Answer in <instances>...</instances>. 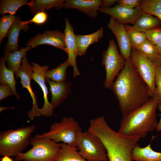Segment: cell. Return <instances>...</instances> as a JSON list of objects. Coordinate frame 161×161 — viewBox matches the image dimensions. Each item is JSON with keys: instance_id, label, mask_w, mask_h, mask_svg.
<instances>
[{"instance_id": "cell-4", "label": "cell", "mask_w": 161, "mask_h": 161, "mask_svg": "<svg viewBox=\"0 0 161 161\" xmlns=\"http://www.w3.org/2000/svg\"><path fill=\"white\" fill-rule=\"evenodd\" d=\"M32 148L25 153H18L16 161H55L61 143L48 138H31Z\"/></svg>"}, {"instance_id": "cell-2", "label": "cell", "mask_w": 161, "mask_h": 161, "mask_svg": "<svg viewBox=\"0 0 161 161\" xmlns=\"http://www.w3.org/2000/svg\"><path fill=\"white\" fill-rule=\"evenodd\" d=\"M158 103V100L152 97L143 106L123 116L118 132L127 136L145 137L148 132L156 129L158 123L156 110Z\"/></svg>"}, {"instance_id": "cell-13", "label": "cell", "mask_w": 161, "mask_h": 161, "mask_svg": "<svg viewBox=\"0 0 161 161\" xmlns=\"http://www.w3.org/2000/svg\"><path fill=\"white\" fill-rule=\"evenodd\" d=\"M100 13L109 15L124 25L134 24L137 18L143 13L139 7L128 8L118 4L108 8H100Z\"/></svg>"}, {"instance_id": "cell-28", "label": "cell", "mask_w": 161, "mask_h": 161, "mask_svg": "<svg viewBox=\"0 0 161 161\" xmlns=\"http://www.w3.org/2000/svg\"><path fill=\"white\" fill-rule=\"evenodd\" d=\"M144 13L154 16L161 21V0H142L140 6Z\"/></svg>"}, {"instance_id": "cell-42", "label": "cell", "mask_w": 161, "mask_h": 161, "mask_svg": "<svg viewBox=\"0 0 161 161\" xmlns=\"http://www.w3.org/2000/svg\"><path fill=\"white\" fill-rule=\"evenodd\" d=\"M159 52L161 51V41L156 46Z\"/></svg>"}, {"instance_id": "cell-17", "label": "cell", "mask_w": 161, "mask_h": 161, "mask_svg": "<svg viewBox=\"0 0 161 161\" xmlns=\"http://www.w3.org/2000/svg\"><path fill=\"white\" fill-rule=\"evenodd\" d=\"M101 2V0H66L64 7L77 9L90 18H95L98 16Z\"/></svg>"}, {"instance_id": "cell-29", "label": "cell", "mask_w": 161, "mask_h": 161, "mask_svg": "<svg viewBox=\"0 0 161 161\" xmlns=\"http://www.w3.org/2000/svg\"><path fill=\"white\" fill-rule=\"evenodd\" d=\"M129 38L132 49H137L146 39L145 33L135 29L133 26L124 25Z\"/></svg>"}, {"instance_id": "cell-24", "label": "cell", "mask_w": 161, "mask_h": 161, "mask_svg": "<svg viewBox=\"0 0 161 161\" xmlns=\"http://www.w3.org/2000/svg\"><path fill=\"white\" fill-rule=\"evenodd\" d=\"M65 1L64 0H32L29 2L27 5L32 13L35 14L52 7L60 10L64 7Z\"/></svg>"}, {"instance_id": "cell-7", "label": "cell", "mask_w": 161, "mask_h": 161, "mask_svg": "<svg viewBox=\"0 0 161 161\" xmlns=\"http://www.w3.org/2000/svg\"><path fill=\"white\" fill-rule=\"evenodd\" d=\"M102 64L106 71V78L103 82L105 88L110 89L115 78L123 69L126 60L118 51L114 40L110 39L108 47L102 55Z\"/></svg>"}, {"instance_id": "cell-10", "label": "cell", "mask_w": 161, "mask_h": 161, "mask_svg": "<svg viewBox=\"0 0 161 161\" xmlns=\"http://www.w3.org/2000/svg\"><path fill=\"white\" fill-rule=\"evenodd\" d=\"M32 73V65L29 63L26 57H25L22 60L20 69L15 74L16 78H20V83L23 88L27 90L32 97V108L27 113L28 117L31 120H33L36 117L41 116L40 109L38 107L36 96L31 86Z\"/></svg>"}, {"instance_id": "cell-1", "label": "cell", "mask_w": 161, "mask_h": 161, "mask_svg": "<svg viewBox=\"0 0 161 161\" xmlns=\"http://www.w3.org/2000/svg\"><path fill=\"white\" fill-rule=\"evenodd\" d=\"M110 89L119 103L123 116H126L145 104L152 97L147 85L139 75L130 58Z\"/></svg>"}, {"instance_id": "cell-40", "label": "cell", "mask_w": 161, "mask_h": 161, "mask_svg": "<svg viewBox=\"0 0 161 161\" xmlns=\"http://www.w3.org/2000/svg\"><path fill=\"white\" fill-rule=\"evenodd\" d=\"M0 160L1 161H13L10 157L7 155H4Z\"/></svg>"}, {"instance_id": "cell-34", "label": "cell", "mask_w": 161, "mask_h": 161, "mask_svg": "<svg viewBox=\"0 0 161 161\" xmlns=\"http://www.w3.org/2000/svg\"><path fill=\"white\" fill-rule=\"evenodd\" d=\"M48 15L44 11L40 12L35 14L33 18L28 21H24L25 24L34 23L38 25L45 23L47 21Z\"/></svg>"}, {"instance_id": "cell-36", "label": "cell", "mask_w": 161, "mask_h": 161, "mask_svg": "<svg viewBox=\"0 0 161 161\" xmlns=\"http://www.w3.org/2000/svg\"><path fill=\"white\" fill-rule=\"evenodd\" d=\"M12 95H13V94L11 89L7 85H0V101Z\"/></svg>"}, {"instance_id": "cell-32", "label": "cell", "mask_w": 161, "mask_h": 161, "mask_svg": "<svg viewBox=\"0 0 161 161\" xmlns=\"http://www.w3.org/2000/svg\"><path fill=\"white\" fill-rule=\"evenodd\" d=\"M146 39L156 46L161 41V27H159L145 31Z\"/></svg>"}, {"instance_id": "cell-20", "label": "cell", "mask_w": 161, "mask_h": 161, "mask_svg": "<svg viewBox=\"0 0 161 161\" xmlns=\"http://www.w3.org/2000/svg\"><path fill=\"white\" fill-rule=\"evenodd\" d=\"M103 33V29L101 27L96 31L90 34L76 35L78 55L82 56L84 55L90 45L98 42L102 38Z\"/></svg>"}, {"instance_id": "cell-9", "label": "cell", "mask_w": 161, "mask_h": 161, "mask_svg": "<svg viewBox=\"0 0 161 161\" xmlns=\"http://www.w3.org/2000/svg\"><path fill=\"white\" fill-rule=\"evenodd\" d=\"M136 144L133 140L125 137L108 140L105 144L108 161H132V152Z\"/></svg>"}, {"instance_id": "cell-41", "label": "cell", "mask_w": 161, "mask_h": 161, "mask_svg": "<svg viewBox=\"0 0 161 161\" xmlns=\"http://www.w3.org/2000/svg\"><path fill=\"white\" fill-rule=\"evenodd\" d=\"M15 109V107L14 106H12L9 107H3L2 106L0 107V112H1L7 109Z\"/></svg>"}, {"instance_id": "cell-33", "label": "cell", "mask_w": 161, "mask_h": 161, "mask_svg": "<svg viewBox=\"0 0 161 161\" xmlns=\"http://www.w3.org/2000/svg\"><path fill=\"white\" fill-rule=\"evenodd\" d=\"M155 89L152 97L157 98L161 103V67L156 66Z\"/></svg>"}, {"instance_id": "cell-30", "label": "cell", "mask_w": 161, "mask_h": 161, "mask_svg": "<svg viewBox=\"0 0 161 161\" xmlns=\"http://www.w3.org/2000/svg\"><path fill=\"white\" fill-rule=\"evenodd\" d=\"M17 17L10 14L2 16L0 18V44L4 38L7 36L8 33L15 21Z\"/></svg>"}, {"instance_id": "cell-35", "label": "cell", "mask_w": 161, "mask_h": 161, "mask_svg": "<svg viewBox=\"0 0 161 161\" xmlns=\"http://www.w3.org/2000/svg\"><path fill=\"white\" fill-rule=\"evenodd\" d=\"M141 2L140 0H118V4L130 8H135L139 7Z\"/></svg>"}, {"instance_id": "cell-3", "label": "cell", "mask_w": 161, "mask_h": 161, "mask_svg": "<svg viewBox=\"0 0 161 161\" xmlns=\"http://www.w3.org/2000/svg\"><path fill=\"white\" fill-rule=\"evenodd\" d=\"M36 129L35 124L0 132V155L15 156L22 153L30 144L32 134Z\"/></svg>"}, {"instance_id": "cell-12", "label": "cell", "mask_w": 161, "mask_h": 161, "mask_svg": "<svg viewBox=\"0 0 161 161\" xmlns=\"http://www.w3.org/2000/svg\"><path fill=\"white\" fill-rule=\"evenodd\" d=\"M31 65L33 71L32 79L40 87L43 94L44 104L42 108L40 109L41 114L44 117H51L53 114L54 109L48 100V91L45 83V73L48 70L49 67L47 65L41 66L35 62H32Z\"/></svg>"}, {"instance_id": "cell-19", "label": "cell", "mask_w": 161, "mask_h": 161, "mask_svg": "<svg viewBox=\"0 0 161 161\" xmlns=\"http://www.w3.org/2000/svg\"><path fill=\"white\" fill-rule=\"evenodd\" d=\"M132 158L134 161H161V152L153 150L151 142L144 147L137 143L133 149Z\"/></svg>"}, {"instance_id": "cell-26", "label": "cell", "mask_w": 161, "mask_h": 161, "mask_svg": "<svg viewBox=\"0 0 161 161\" xmlns=\"http://www.w3.org/2000/svg\"><path fill=\"white\" fill-rule=\"evenodd\" d=\"M69 66L70 65L67 59L56 68L47 70L45 73V78L57 82H65L67 77L66 71Z\"/></svg>"}, {"instance_id": "cell-38", "label": "cell", "mask_w": 161, "mask_h": 161, "mask_svg": "<svg viewBox=\"0 0 161 161\" xmlns=\"http://www.w3.org/2000/svg\"><path fill=\"white\" fill-rule=\"evenodd\" d=\"M158 108L160 113V117L159 122H158L156 128V130L158 131H161V103H159Z\"/></svg>"}, {"instance_id": "cell-6", "label": "cell", "mask_w": 161, "mask_h": 161, "mask_svg": "<svg viewBox=\"0 0 161 161\" xmlns=\"http://www.w3.org/2000/svg\"><path fill=\"white\" fill-rule=\"evenodd\" d=\"M76 146L80 155L87 161H108L106 151L102 142L88 131L79 132Z\"/></svg>"}, {"instance_id": "cell-27", "label": "cell", "mask_w": 161, "mask_h": 161, "mask_svg": "<svg viewBox=\"0 0 161 161\" xmlns=\"http://www.w3.org/2000/svg\"><path fill=\"white\" fill-rule=\"evenodd\" d=\"M27 0H1L0 1V14L4 15L6 13L14 15L18 10L24 5H28Z\"/></svg>"}, {"instance_id": "cell-31", "label": "cell", "mask_w": 161, "mask_h": 161, "mask_svg": "<svg viewBox=\"0 0 161 161\" xmlns=\"http://www.w3.org/2000/svg\"><path fill=\"white\" fill-rule=\"evenodd\" d=\"M136 49L144 54L153 63L157 57L159 52L156 46L147 39Z\"/></svg>"}, {"instance_id": "cell-8", "label": "cell", "mask_w": 161, "mask_h": 161, "mask_svg": "<svg viewBox=\"0 0 161 161\" xmlns=\"http://www.w3.org/2000/svg\"><path fill=\"white\" fill-rule=\"evenodd\" d=\"M130 59L152 97L155 89L156 66L143 53L132 49Z\"/></svg>"}, {"instance_id": "cell-14", "label": "cell", "mask_w": 161, "mask_h": 161, "mask_svg": "<svg viewBox=\"0 0 161 161\" xmlns=\"http://www.w3.org/2000/svg\"><path fill=\"white\" fill-rule=\"evenodd\" d=\"M124 25L111 17L107 26L116 38L120 54L126 60L130 58L132 48Z\"/></svg>"}, {"instance_id": "cell-23", "label": "cell", "mask_w": 161, "mask_h": 161, "mask_svg": "<svg viewBox=\"0 0 161 161\" xmlns=\"http://www.w3.org/2000/svg\"><path fill=\"white\" fill-rule=\"evenodd\" d=\"M161 21L150 14L143 13L137 20L133 27L137 31L144 32L147 30L160 27Z\"/></svg>"}, {"instance_id": "cell-5", "label": "cell", "mask_w": 161, "mask_h": 161, "mask_svg": "<svg viewBox=\"0 0 161 161\" xmlns=\"http://www.w3.org/2000/svg\"><path fill=\"white\" fill-rule=\"evenodd\" d=\"M78 123L73 117H65L59 122H55L50 126L49 131L34 137L48 138L57 143L76 146L77 136L81 130Z\"/></svg>"}, {"instance_id": "cell-37", "label": "cell", "mask_w": 161, "mask_h": 161, "mask_svg": "<svg viewBox=\"0 0 161 161\" xmlns=\"http://www.w3.org/2000/svg\"><path fill=\"white\" fill-rule=\"evenodd\" d=\"M117 0H103L100 7V8H108L111 7L117 1Z\"/></svg>"}, {"instance_id": "cell-15", "label": "cell", "mask_w": 161, "mask_h": 161, "mask_svg": "<svg viewBox=\"0 0 161 161\" xmlns=\"http://www.w3.org/2000/svg\"><path fill=\"white\" fill-rule=\"evenodd\" d=\"M65 26L64 33L65 37L66 53L68 55L67 60L70 66L73 68V76L75 78L80 75L76 61V57L78 54L76 35L74 33L73 26L67 18H65Z\"/></svg>"}, {"instance_id": "cell-16", "label": "cell", "mask_w": 161, "mask_h": 161, "mask_svg": "<svg viewBox=\"0 0 161 161\" xmlns=\"http://www.w3.org/2000/svg\"><path fill=\"white\" fill-rule=\"evenodd\" d=\"M45 80L49 85V91L51 94L50 103L54 110L59 106L71 93L72 83L69 81L57 82L46 78Z\"/></svg>"}, {"instance_id": "cell-25", "label": "cell", "mask_w": 161, "mask_h": 161, "mask_svg": "<svg viewBox=\"0 0 161 161\" xmlns=\"http://www.w3.org/2000/svg\"><path fill=\"white\" fill-rule=\"evenodd\" d=\"M78 150L76 146L62 143L55 161H87Z\"/></svg>"}, {"instance_id": "cell-39", "label": "cell", "mask_w": 161, "mask_h": 161, "mask_svg": "<svg viewBox=\"0 0 161 161\" xmlns=\"http://www.w3.org/2000/svg\"><path fill=\"white\" fill-rule=\"evenodd\" d=\"M153 63L155 65L161 67V51L159 52L158 56Z\"/></svg>"}, {"instance_id": "cell-21", "label": "cell", "mask_w": 161, "mask_h": 161, "mask_svg": "<svg viewBox=\"0 0 161 161\" xmlns=\"http://www.w3.org/2000/svg\"><path fill=\"white\" fill-rule=\"evenodd\" d=\"M6 62L5 58L2 56L0 60V85H7L11 89L13 95L17 100H19L20 97L16 88L17 82L15 80V73L6 66Z\"/></svg>"}, {"instance_id": "cell-18", "label": "cell", "mask_w": 161, "mask_h": 161, "mask_svg": "<svg viewBox=\"0 0 161 161\" xmlns=\"http://www.w3.org/2000/svg\"><path fill=\"white\" fill-rule=\"evenodd\" d=\"M28 24H25L19 16L17 17L7 35V41L4 48L5 53L14 52L18 50V38L20 31L27 30Z\"/></svg>"}, {"instance_id": "cell-11", "label": "cell", "mask_w": 161, "mask_h": 161, "mask_svg": "<svg viewBox=\"0 0 161 161\" xmlns=\"http://www.w3.org/2000/svg\"><path fill=\"white\" fill-rule=\"evenodd\" d=\"M43 44L52 45L67 52L64 33L58 30H47L42 34L38 33L26 44L27 46L32 48Z\"/></svg>"}, {"instance_id": "cell-22", "label": "cell", "mask_w": 161, "mask_h": 161, "mask_svg": "<svg viewBox=\"0 0 161 161\" xmlns=\"http://www.w3.org/2000/svg\"><path fill=\"white\" fill-rule=\"evenodd\" d=\"M32 48L29 46L21 47L14 52L5 53L3 57L7 63L8 68L15 74L20 69L23 59L27 56V52Z\"/></svg>"}]
</instances>
